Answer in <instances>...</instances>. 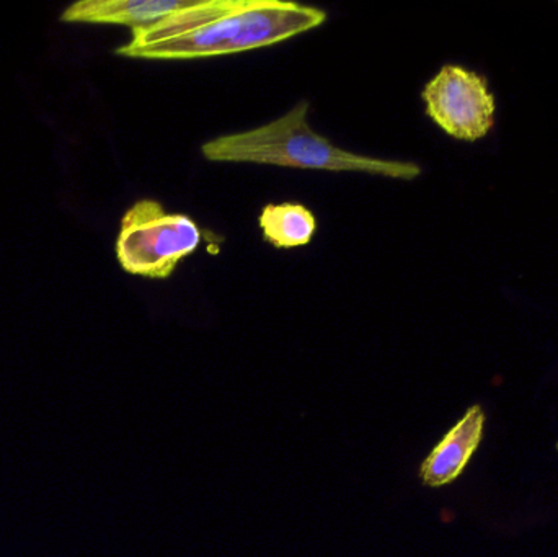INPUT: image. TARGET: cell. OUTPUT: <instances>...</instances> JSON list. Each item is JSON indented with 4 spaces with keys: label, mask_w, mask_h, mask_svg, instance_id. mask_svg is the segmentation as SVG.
<instances>
[{
    "label": "cell",
    "mask_w": 558,
    "mask_h": 557,
    "mask_svg": "<svg viewBox=\"0 0 558 557\" xmlns=\"http://www.w3.org/2000/svg\"><path fill=\"white\" fill-rule=\"evenodd\" d=\"M484 424L485 414L481 405H474L465 412L464 417L423 461L420 476L426 486H446L459 477L481 445Z\"/></svg>",
    "instance_id": "obj_6"
},
{
    "label": "cell",
    "mask_w": 558,
    "mask_h": 557,
    "mask_svg": "<svg viewBox=\"0 0 558 557\" xmlns=\"http://www.w3.org/2000/svg\"><path fill=\"white\" fill-rule=\"evenodd\" d=\"M195 0H85L62 12V22L108 23L131 29L147 28L173 13L193 5Z\"/></svg>",
    "instance_id": "obj_5"
},
{
    "label": "cell",
    "mask_w": 558,
    "mask_h": 557,
    "mask_svg": "<svg viewBox=\"0 0 558 557\" xmlns=\"http://www.w3.org/2000/svg\"><path fill=\"white\" fill-rule=\"evenodd\" d=\"M199 244L202 231L190 216L167 213L156 199H140L121 219L117 257L128 274L166 280Z\"/></svg>",
    "instance_id": "obj_3"
},
{
    "label": "cell",
    "mask_w": 558,
    "mask_h": 557,
    "mask_svg": "<svg viewBox=\"0 0 558 557\" xmlns=\"http://www.w3.org/2000/svg\"><path fill=\"white\" fill-rule=\"evenodd\" d=\"M307 111V101H301L284 117L265 126L216 137L203 144V156L211 162H248L330 172H364L400 180L416 179L422 172L412 162L376 159L340 149L308 126Z\"/></svg>",
    "instance_id": "obj_1"
},
{
    "label": "cell",
    "mask_w": 558,
    "mask_h": 557,
    "mask_svg": "<svg viewBox=\"0 0 558 557\" xmlns=\"http://www.w3.org/2000/svg\"><path fill=\"white\" fill-rule=\"evenodd\" d=\"M327 13L315 7L281 0H242L213 22L144 46L124 45L117 55L141 59H196L238 55L267 48L317 28Z\"/></svg>",
    "instance_id": "obj_2"
},
{
    "label": "cell",
    "mask_w": 558,
    "mask_h": 557,
    "mask_svg": "<svg viewBox=\"0 0 558 557\" xmlns=\"http://www.w3.org/2000/svg\"><path fill=\"white\" fill-rule=\"evenodd\" d=\"M428 117L456 140L477 141L494 128L495 97L487 78L461 65L448 64L422 94Z\"/></svg>",
    "instance_id": "obj_4"
},
{
    "label": "cell",
    "mask_w": 558,
    "mask_h": 557,
    "mask_svg": "<svg viewBox=\"0 0 558 557\" xmlns=\"http://www.w3.org/2000/svg\"><path fill=\"white\" fill-rule=\"evenodd\" d=\"M264 239L278 249L307 245L314 238L317 221L311 209L295 203L265 206L260 215Z\"/></svg>",
    "instance_id": "obj_7"
}]
</instances>
